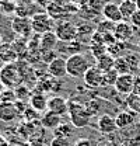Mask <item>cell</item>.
Segmentation results:
<instances>
[{"mask_svg": "<svg viewBox=\"0 0 140 146\" xmlns=\"http://www.w3.org/2000/svg\"><path fill=\"white\" fill-rule=\"evenodd\" d=\"M83 80H84L86 86L90 87V89L102 87L104 86V72L94 65V66H91L87 70V73L83 77Z\"/></svg>", "mask_w": 140, "mask_h": 146, "instance_id": "7", "label": "cell"}, {"mask_svg": "<svg viewBox=\"0 0 140 146\" xmlns=\"http://www.w3.org/2000/svg\"><path fill=\"white\" fill-rule=\"evenodd\" d=\"M73 125L71 124H60L59 127L56 128L53 132H55V135L56 136H60V138H66V139H69L70 136L73 135Z\"/></svg>", "mask_w": 140, "mask_h": 146, "instance_id": "24", "label": "cell"}, {"mask_svg": "<svg viewBox=\"0 0 140 146\" xmlns=\"http://www.w3.org/2000/svg\"><path fill=\"white\" fill-rule=\"evenodd\" d=\"M119 9L122 13L123 21H130L132 16L137 11V6H136L135 0H122L119 3Z\"/></svg>", "mask_w": 140, "mask_h": 146, "instance_id": "19", "label": "cell"}, {"mask_svg": "<svg viewBox=\"0 0 140 146\" xmlns=\"http://www.w3.org/2000/svg\"><path fill=\"white\" fill-rule=\"evenodd\" d=\"M90 51H91V54H92V56H94L95 59H98V58H101L102 55L108 54V48H106V45L100 44V42H94V44L90 46Z\"/></svg>", "mask_w": 140, "mask_h": 146, "instance_id": "27", "label": "cell"}, {"mask_svg": "<svg viewBox=\"0 0 140 146\" xmlns=\"http://www.w3.org/2000/svg\"><path fill=\"white\" fill-rule=\"evenodd\" d=\"M0 146H11V145H9L7 142H4V143H1V145H0Z\"/></svg>", "mask_w": 140, "mask_h": 146, "instance_id": "40", "label": "cell"}, {"mask_svg": "<svg viewBox=\"0 0 140 146\" xmlns=\"http://www.w3.org/2000/svg\"><path fill=\"white\" fill-rule=\"evenodd\" d=\"M0 79L6 89H17L18 86H21L22 74L16 63H7L0 70Z\"/></svg>", "mask_w": 140, "mask_h": 146, "instance_id": "3", "label": "cell"}, {"mask_svg": "<svg viewBox=\"0 0 140 146\" xmlns=\"http://www.w3.org/2000/svg\"><path fill=\"white\" fill-rule=\"evenodd\" d=\"M111 1L112 0H88V7L91 9V11H94L97 14H101L102 10L105 9V6Z\"/></svg>", "mask_w": 140, "mask_h": 146, "instance_id": "26", "label": "cell"}, {"mask_svg": "<svg viewBox=\"0 0 140 146\" xmlns=\"http://www.w3.org/2000/svg\"><path fill=\"white\" fill-rule=\"evenodd\" d=\"M73 146H92L88 139H79Z\"/></svg>", "mask_w": 140, "mask_h": 146, "instance_id": "36", "label": "cell"}, {"mask_svg": "<svg viewBox=\"0 0 140 146\" xmlns=\"http://www.w3.org/2000/svg\"><path fill=\"white\" fill-rule=\"evenodd\" d=\"M133 93L139 94L140 96V76L135 77V87H133Z\"/></svg>", "mask_w": 140, "mask_h": 146, "instance_id": "35", "label": "cell"}, {"mask_svg": "<svg viewBox=\"0 0 140 146\" xmlns=\"http://www.w3.org/2000/svg\"><path fill=\"white\" fill-rule=\"evenodd\" d=\"M114 69L119 74H126V73H132V68L130 65L127 63V60L125 59V56H118L115 59V66Z\"/></svg>", "mask_w": 140, "mask_h": 146, "instance_id": "23", "label": "cell"}, {"mask_svg": "<svg viewBox=\"0 0 140 146\" xmlns=\"http://www.w3.org/2000/svg\"><path fill=\"white\" fill-rule=\"evenodd\" d=\"M73 1H76V0H66V3H73Z\"/></svg>", "mask_w": 140, "mask_h": 146, "instance_id": "41", "label": "cell"}, {"mask_svg": "<svg viewBox=\"0 0 140 146\" xmlns=\"http://www.w3.org/2000/svg\"><path fill=\"white\" fill-rule=\"evenodd\" d=\"M55 20L48 16V13H35L31 18V24H32V31L38 35H42L45 33H49L55 30Z\"/></svg>", "mask_w": 140, "mask_h": 146, "instance_id": "5", "label": "cell"}, {"mask_svg": "<svg viewBox=\"0 0 140 146\" xmlns=\"http://www.w3.org/2000/svg\"><path fill=\"white\" fill-rule=\"evenodd\" d=\"M101 14H102V17H104L105 20H108V21H111V23H115V24L123 21L122 13H121V9H119V4L115 3V1L108 3V4L105 6V9L102 10Z\"/></svg>", "mask_w": 140, "mask_h": 146, "instance_id": "14", "label": "cell"}, {"mask_svg": "<svg viewBox=\"0 0 140 146\" xmlns=\"http://www.w3.org/2000/svg\"><path fill=\"white\" fill-rule=\"evenodd\" d=\"M57 42H59V39L55 34V31L45 33V34L39 35V49L41 51H55Z\"/></svg>", "mask_w": 140, "mask_h": 146, "instance_id": "18", "label": "cell"}, {"mask_svg": "<svg viewBox=\"0 0 140 146\" xmlns=\"http://www.w3.org/2000/svg\"><path fill=\"white\" fill-rule=\"evenodd\" d=\"M136 121V114L129 111V110H123L121 112H118V115L115 117V122L118 129H125V128L132 127Z\"/></svg>", "mask_w": 140, "mask_h": 146, "instance_id": "16", "label": "cell"}, {"mask_svg": "<svg viewBox=\"0 0 140 146\" xmlns=\"http://www.w3.org/2000/svg\"><path fill=\"white\" fill-rule=\"evenodd\" d=\"M41 125L42 128H45V129H56V128L59 127L60 124H62V117L60 115H57V114H55L52 111H45L42 115H41Z\"/></svg>", "mask_w": 140, "mask_h": 146, "instance_id": "17", "label": "cell"}, {"mask_svg": "<svg viewBox=\"0 0 140 146\" xmlns=\"http://www.w3.org/2000/svg\"><path fill=\"white\" fill-rule=\"evenodd\" d=\"M48 1H51V0H48Z\"/></svg>", "mask_w": 140, "mask_h": 146, "instance_id": "43", "label": "cell"}, {"mask_svg": "<svg viewBox=\"0 0 140 146\" xmlns=\"http://www.w3.org/2000/svg\"><path fill=\"white\" fill-rule=\"evenodd\" d=\"M30 106L34 110H36L39 114H42V112L48 111V98L44 94H39V93L34 94L30 98Z\"/></svg>", "mask_w": 140, "mask_h": 146, "instance_id": "20", "label": "cell"}, {"mask_svg": "<svg viewBox=\"0 0 140 146\" xmlns=\"http://www.w3.org/2000/svg\"><path fill=\"white\" fill-rule=\"evenodd\" d=\"M136 1V6H137V10H140V0H135Z\"/></svg>", "mask_w": 140, "mask_h": 146, "instance_id": "39", "label": "cell"}, {"mask_svg": "<svg viewBox=\"0 0 140 146\" xmlns=\"http://www.w3.org/2000/svg\"><path fill=\"white\" fill-rule=\"evenodd\" d=\"M97 129L101 133H104V135L114 133L118 129L116 128V122H115V117H112L111 114H102L97 119Z\"/></svg>", "mask_w": 140, "mask_h": 146, "instance_id": "12", "label": "cell"}, {"mask_svg": "<svg viewBox=\"0 0 140 146\" xmlns=\"http://www.w3.org/2000/svg\"><path fill=\"white\" fill-rule=\"evenodd\" d=\"M6 65H7V63H6V60H4V59L1 58V55H0V70H1V69H3Z\"/></svg>", "mask_w": 140, "mask_h": 146, "instance_id": "37", "label": "cell"}, {"mask_svg": "<svg viewBox=\"0 0 140 146\" xmlns=\"http://www.w3.org/2000/svg\"><path fill=\"white\" fill-rule=\"evenodd\" d=\"M48 111H52L60 117L69 114V100L62 96H53L48 100Z\"/></svg>", "mask_w": 140, "mask_h": 146, "instance_id": "9", "label": "cell"}, {"mask_svg": "<svg viewBox=\"0 0 140 146\" xmlns=\"http://www.w3.org/2000/svg\"><path fill=\"white\" fill-rule=\"evenodd\" d=\"M51 146H71L69 139L66 138H60V136H55L51 142Z\"/></svg>", "mask_w": 140, "mask_h": 146, "instance_id": "33", "label": "cell"}, {"mask_svg": "<svg viewBox=\"0 0 140 146\" xmlns=\"http://www.w3.org/2000/svg\"><path fill=\"white\" fill-rule=\"evenodd\" d=\"M66 65H67V74L71 76L73 79H80L84 77V74L87 70L92 66L87 59V56L84 54H73L66 59Z\"/></svg>", "mask_w": 140, "mask_h": 146, "instance_id": "2", "label": "cell"}, {"mask_svg": "<svg viewBox=\"0 0 140 146\" xmlns=\"http://www.w3.org/2000/svg\"><path fill=\"white\" fill-rule=\"evenodd\" d=\"M101 104H102V101H101L100 98H92V100H90L88 103H86V107H87L88 112L91 114V117H92V115H95V114L100 111Z\"/></svg>", "mask_w": 140, "mask_h": 146, "instance_id": "31", "label": "cell"}, {"mask_svg": "<svg viewBox=\"0 0 140 146\" xmlns=\"http://www.w3.org/2000/svg\"><path fill=\"white\" fill-rule=\"evenodd\" d=\"M46 72L53 79H62L67 74V65H66V59L62 56H57L55 60L46 65Z\"/></svg>", "mask_w": 140, "mask_h": 146, "instance_id": "8", "label": "cell"}, {"mask_svg": "<svg viewBox=\"0 0 140 146\" xmlns=\"http://www.w3.org/2000/svg\"><path fill=\"white\" fill-rule=\"evenodd\" d=\"M18 115H20V112H18V110L14 103H6V101H3L0 104V121H3V122H11V121H14L17 118Z\"/></svg>", "mask_w": 140, "mask_h": 146, "instance_id": "15", "label": "cell"}, {"mask_svg": "<svg viewBox=\"0 0 140 146\" xmlns=\"http://www.w3.org/2000/svg\"><path fill=\"white\" fill-rule=\"evenodd\" d=\"M11 30L21 36H28L32 33V24L31 20L27 17H21L17 16L16 18H13L11 21Z\"/></svg>", "mask_w": 140, "mask_h": 146, "instance_id": "10", "label": "cell"}, {"mask_svg": "<svg viewBox=\"0 0 140 146\" xmlns=\"http://www.w3.org/2000/svg\"><path fill=\"white\" fill-rule=\"evenodd\" d=\"M139 45H140V42H139Z\"/></svg>", "mask_w": 140, "mask_h": 146, "instance_id": "44", "label": "cell"}, {"mask_svg": "<svg viewBox=\"0 0 140 146\" xmlns=\"http://www.w3.org/2000/svg\"><path fill=\"white\" fill-rule=\"evenodd\" d=\"M41 56H42V60L48 65L57 58V54L55 51H41Z\"/></svg>", "mask_w": 140, "mask_h": 146, "instance_id": "32", "label": "cell"}, {"mask_svg": "<svg viewBox=\"0 0 140 146\" xmlns=\"http://www.w3.org/2000/svg\"><path fill=\"white\" fill-rule=\"evenodd\" d=\"M135 28H140V10H137L133 16H132V18H130V21H129Z\"/></svg>", "mask_w": 140, "mask_h": 146, "instance_id": "34", "label": "cell"}, {"mask_svg": "<svg viewBox=\"0 0 140 146\" xmlns=\"http://www.w3.org/2000/svg\"><path fill=\"white\" fill-rule=\"evenodd\" d=\"M3 103V98H1V94H0V104Z\"/></svg>", "mask_w": 140, "mask_h": 146, "instance_id": "42", "label": "cell"}, {"mask_svg": "<svg viewBox=\"0 0 140 146\" xmlns=\"http://www.w3.org/2000/svg\"><path fill=\"white\" fill-rule=\"evenodd\" d=\"M126 107L129 111L135 112L136 115L140 114V96L136 93H132L126 96Z\"/></svg>", "mask_w": 140, "mask_h": 146, "instance_id": "22", "label": "cell"}, {"mask_svg": "<svg viewBox=\"0 0 140 146\" xmlns=\"http://www.w3.org/2000/svg\"><path fill=\"white\" fill-rule=\"evenodd\" d=\"M55 34L57 36L59 41L62 42H73L77 39V35H79V30L77 27L70 23L67 20H63V21H59L56 25H55Z\"/></svg>", "mask_w": 140, "mask_h": 146, "instance_id": "4", "label": "cell"}, {"mask_svg": "<svg viewBox=\"0 0 140 146\" xmlns=\"http://www.w3.org/2000/svg\"><path fill=\"white\" fill-rule=\"evenodd\" d=\"M133 31H135V27L129 21H121V23H118L115 25L114 35L116 38V41L126 42V41H129L133 36Z\"/></svg>", "mask_w": 140, "mask_h": 146, "instance_id": "11", "label": "cell"}, {"mask_svg": "<svg viewBox=\"0 0 140 146\" xmlns=\"http://www.w3.org/2000/svg\"><path fill=\"white\" fill-rule=\"evenodd\" d=\"M121 1H122V0H121Z\"/></svg>", "mask_w": 140, "mask_h": 146, "instance_id": "45", "label": "cell"}, {"mask_svg": "<svg viewBox=\"0 0 140 146\" xmlns=\"http://www.w3.org/2000/svg\"><path fill=\"white\" fill-rule=\"evenodd\" d=\"M6 87H4V84H3V82H1V79H0V94L3 93V90H4Z\"/></svg>", "mask_w": 140, "mask_h": 146, "instance_id": "38", "label": "cell"}, {"mask_svg": "<svg viewBox=\"0 0 140 146\" xmlns=\"http://www.w3.org/2000/svg\"><path fill=\"white\" fill-rule=\"evenodd\" d=\"M22 115H24L25 121H27V122H31V124L35 122V121H38V119H41V114H39L36 110L32 108L31 106L25 108V111L22 112Z\"/></svg>", "mask_w": 140, "mask_h": 146, "instance_id": "29", "label": "cell"}, {"mask_svg": "<svg viewBox=\"0 0 140 146\" xmlns=\"http://www.w3.org/2000/svg\"><path fill=\"white\" fill-rule=\"evenodd\" d=\"M118 76H119V73L116 72L115 69H111V70H108V72H104V86H114L115 84V82H116V79H118Z\"/></svg>", "mask_w": 140, "mask_h": 146, "instance_id": "30", "label": "cell"}, {"mask_svg": "<svg viewBox=\"0 0 140 146\" xmlns=\"http://www.w3.org/2000/svg\"><path fill=\"white\" fill-rule=\"evenodd\" d=\"M69 118L70 124L74 128H84L90 125L92 117L84 103L79 100H69Z\"/></svg>", "mask_w": 140, "mask_h": 146, "instance_id": "1", "label": "cell"}, {"mask_svg": "<svg viewBox=\"0 0 140 146\" xmlns=\"http://www.w3.org/2000/svg\"><path fill=\"white\" fill-rule=\"evenodd\" d=\"M95 66L100 68L102 72H108V70L114 69V66H115V58L111 54H105V55H102L101 58L97 59Z\"/></svg>", "mask_w": 140, "mask_h": 146, "instance_id": "21", "label": "cell"}, {"mask_svg": "<svg viewBox=\"0 0 140 146\" xmlns=\"http://www.w3.org/2000/svg\"><path fill=\"white\" fill-rule=\"evenodd\" d=\"M115 25H116L115 23H111V21H108V20H104V21H101V23L98 24L97 31L101 33V34H114Z\"/></svg>", "mask_w": 140, "mask_h": 146, "instance_id": "28", "label": "cell"}, {"mask_svg": "<svg viewBox=\"0 0 140 146\" xmlns=\"http://www.w3.org/2000/svg\"><path fill=\"white\" fill-rule=\"evenodd\" d=\"M0 55L6 60V63H14V60L17 58V52L10 45H6V48H0Z\"/></svg>", "mask_w": 140, "mask_h": 146, "instance_id": "25", "label": "cell"}, {"mask_svg": "<svg viewBox=\"0 0 140 146\" xmlns=\"http://www.w3.org/2000/svg\"><path fill=\"white\" fill-rule=\"evenodd\" d=\"M46 13L55 21H63L70 14L69 11H67V9H66V6L59 4V3H55L52 0L46 4Z\"/></svg>", "mask_w": 140, "mask_h": 146, "instance_id": "13", "label": "cell"}, {"mask_svg": "<svg viewBox=\"0 0 140 146\" xmlns=\"http://www.w3.org/2000/svg\"><path fill=\"white\" fill-rule=\"evenodd\" d=\"M135 74L133 73H126V74H119L114 89L116 93L122 94V96H129L133 93V87H135Z\"/></svg>", "mask_w": 140, "mask_h": 146, "instance_id": "6", "label": "cell"}]
</instances>
